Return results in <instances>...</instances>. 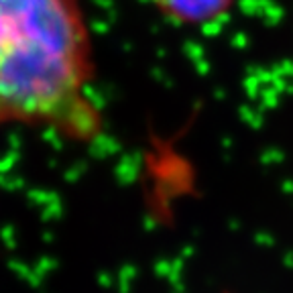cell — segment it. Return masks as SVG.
<instances>
[{"label":"cell","instance_id":"6da1fadb","mask_svg":"<svg viewBox=\"0 0 293 293\" xmlns=\"http://www.w3.org/2000/svg\"><path fill=\"white\" fill-rule=\"evenodd\" d=\"M94 57L80 0H0V126L39 124L74 138L100 132Z\"/></svg>","mask_w":293,"mask_h":293},{"label":"cell","instance_id":"7a4b0ae2","mask_svg":"<svg viewBox=\"0 0 293 293\" xmlns=\"http://www.w3.org/2000/svg\"><path fill=\"white\" fill-rule=\"evenodd\" d=\"M159 13L179 25H206L224 17L234 0H151Z\"/></svg>","mask_w":293,"mask_h":293}]
</instances>
